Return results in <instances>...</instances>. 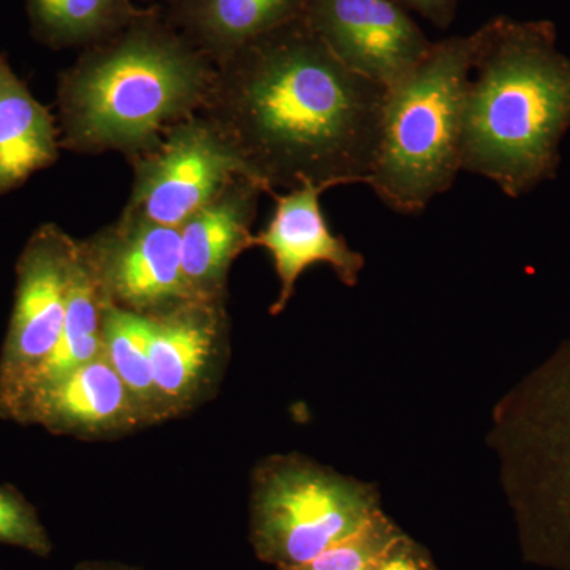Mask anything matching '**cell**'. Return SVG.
I'll return each instance as SVG.
<instances>
[{"mask_svg":"<svg viewBox=\"0 0 570 570\" xmlns=\"http://www.w3.org/2000/svg\"><path fill=\"white\" fill-rule=\"evenodd\" d=\"M385 88L348 70L306 21L265 33L216 66L200 115L273 195L366 184Z\"/></svg>","mask_w":570,"mask_h":570,"instance_id":"1","label":"cell"},{"mask_svg":"<svg viewBox=\"0 0 570 570\" xmlns=\"http://www.w3.org/2000/svg\"><path fill=\"white\" fill-rule=\"evenodd\" d=\"M214 75L216 63L149 6L59 75L61 149L127 160L153 151L171 126L202 111Z\"/></svg>","mask_w":570,"mask_h":570,"instance_id":"2","label":"cell"},{"mask_svg":"<svg viewBox=\"0 0 570 570\" xmlns=\"http://www.w3.org/2000/svg\"><path fill=\"white\" fill-rule=\"evenodd\" d=\"M483 28L469 80L463 171L520 198L557 178L570 129V58L550 21L497 17Z\"/></svg>","mask_w":570,"mask_h":570,"instance_id":"3","label":"cell"},{"mask_svg":"<svg viewBox=\"0 0 570 570\" xmlns=\"http://www.w3.org/2000/svg\"><path fill=\"white\" fill-rule=\"evenodd\" d=\"M487 444L524 560L570 570V337L498 401Z\"/></svg>","mask_w":570,"mask_h":570,"instance_id":"4","label":"cell"},{"mask_svg":"<svg viewBox=\"0 0 570 570\" xmlns=\"http://www.w3.org/2000/svg\"><path fill=\"white\" fill-rule=\"evenodd\" d=\"M483 28L433 41L406 77L385 89L381 135L366 186L400 214H420L463 171L464 104Z\"/></svg>","mask_w":570,"mask_h":570,"instance_id":"5","label":"cell"},{"mask_svg":"<svg viewBox=\"0 0 570 570\" xmlns=\"http://www.w3.org/2000/svg\"><path fill=\"white\" fill-rule=\"evenodd\" d=\"M250 543L277 570L316 560L379 513L376 487L299 453L258 461L250 478Z\"/></svg>","mask_w":570,"mask_h":570,"instance_id":"6","label":"cell"},{"mask_svg":"<svg viewBox=\"0 0 570 570\" xmlns=\"http://www.w3.org/2000/svg\"><path fill=\"white\" fill-rule=\"evenodd\" d=\"M129 163L132 194L122 214L176 228L235 176L246 175L200 112L171 126L157 148Z\"/></svg>","mask_w":570,"mask_h":570,"instance_id":"7","label":"cell"},{"mask_svg":"<svg viewBox=\"0 0 570 570\" xmlns=\"http://www.w3.org/2000/svg\"><path fill=\"white\" fill-rule=\"evenodd\" d=\"M80 242L56 224L37 228L17 262V288L0 352V396L47 358L66 322Z\"/></svg>","mask_w":570,"mask_h":570,"instance_id":"8","label":"cell"},{"mask_svg":"<svg viewBox=\"0 0 570 570\" xmlns=\"http://www.w3.org/2000/svg\"><path fill=\"white\" fill-rule=\"evenodd\" d=\"M85 243L111 305L159 317L195 299L184 277L179 228L121 214Z\"/></svg>","mask_w":570,"mask_h":570,"instance_id":"9","label":"cell"},{"mask_svg":"<svg viewBox=\"0 0 570 570\" xmlns=\"http://www.w3.org/2000/svg\"><path fill=\"white\" fill-rule=\"evenodd\" d=\"M303 20L337 61L385 89L433 45L395 0H309Z\"/></svg>","mask_w":570,"mask_h":570,"instance_id":"10","label":"cell"},{"mask_svg":"<svg viewBox=\"0 0 570 570\" xmlns=\"http://www.w3.org/2000/svg\"><path fill=\"white\" fill-rule=\"evenodd\" d=\"M151 318L149 356L168 419L197 406L216 381L227 351L225 299H189Z\"/></svg>","mask_w":570,"mask_h":570,"instance_id":"11","label":"cell"},{"mask_svg":"<svg viewBox=\"0 0 570 570\" xmlns=\"http://www.w3.org/2000/svg\"><path fill=\"white\" fill-rule=\"evenodd\" d=\"M324 190L303 184L284 194H273L275 209L265 228L253 236L250 247H264L273 258L279 294L269 314L279 316L294 298L299 276L311 266L324 264L347 287L358 284L365 257L336 235L321 205Z\"/></svg>","mask_w":570,"mask_h":570,"instance_id":"12","label":"cell"},{"mask_svg":"<svg viewBox=\"0 0 570 570\" xmlns=\"http://www.w3.org/2000/svg\"><path fill=\"white\" fill-rule=\"evenodd\" d=\"M264 194L249 176H235L179 227L183 272L193 298L225 299L232 265L250 249Z\"/></svg>","mask_w":570,"mask_h":570,"instance_id":"13","label":"cell"},{"mask_svg":"<svg viewBox=\"0 0 570 570\" xmlns=\"http://www.w3.org/2000/svg\"><path fill=\"white\" fill-rule=\"evenodd\" d=\"M17 423L80 439L112 438L148 425L105 354L33 397Z\"/></svg>","mask_w":570,"mask_h":570,"instance_id":"14","label":"cell"},{"mask_svg":"<svg viewBox=\"0 0 570 570\" xmlns=\"http://www.w3.org/2000/svg\"><path fill=\"white\" fill-rule=\"evenodd\" d=\"M108 303L88 246L80 242L61 337L43 362L0 396V419L17 422L33 397L104 354V313Z\"/></svg>","mask_w":570,"mask_h":570,"instance_id":"15","label":"cell"},{"mask_svg":"<svg viewBox=\"0 0 570 570\" xmlns=\"http://www.w3.org/2000/svg\"><path fill=\"white\" fill-rule=\"evenodd\" d=\"M309 0H165L163 13L216 66L250 41L305 18Z\"/></svg>","mask_w":570,"mask_h":570,"instance_id":"16","label":"cell"},{"mask_svg":"<svg viewBox=\"0 0 570 570\" xmlns=\"http://www.w3.org/2000/svg\"><path fill=\"white\" fill-rule=\"evenodd\" d=\"M61 151L59 129L47 107L0 55V195L51 167Z\"/></svg>","mask_w":570,"mask_h":570,"instance_id":"17","label":"cell"},{"mask_svg":"<svg viewBox=\"0 0 570 570\" xmlns=\"http://www.w3.org/2000/svg\"><path fill=\"white\" fill-rule=\"evenodd\" d=\"M33 39L51 50L86 48L138 20L149 7L134 0H24Z\"/></svg>","mask_w":570,"mask_h":570,"instance_id":"18","label":"cell"},{"mask_svg":"<svg viewBox=\"0 0 570 570\" xmlns=\"http://www.w3.org/2000/svg\"><path fill=\"white\" fill-rule=\"evenodd\" d=\"M104 354L132 393L148 425L168 419L154 381L149 337L151 318L108 303L104 313Z\"/></svg>","mask_w":570,"mask_h":570,"instance_id":"19","label":"cell"},{"mask_svg":"<svg viewBox=\"0 0 570 570\" xmlns=\"http://www.w3.org/2000/svg\"><path fill=\"white\" fill-rule=\"evenodd\" d=\"M403 532L387 513L382 512L365 528L336 543L316 560L298 568L279 570H363Z\"/></svg>","mask_w":570,"mask_h":570,"instance_id":"20","label":"cell"},{"mask_svg":"<svg viewBox=\"0 0 570 570\" xmlns=\"http://www.w3.org/2000/svg\"><path fill=\"white\" fill-rule=\"evenodd\" d=\"M0 546L17 547L39 558L52 553V540L36 505L10 483L0 485Z\"/></svg>","mask_w":570,"mask_h":570,"instance_id":"21","label":"cell"},{"mask_svg":"<svg viewBox=\"0 0 570 570\" xmlns=\"http://www.w3.org/2000/svg\"><path fill=\"white\" fill-rule=\"evenodd\" d=\"M363 570H439V568L425 547L420 546L403 532Z\"/></svg>","mask_w":570,"mask_h":570,"instance_id":"22","label":"cell"},{"mask_svg":"<svg viewBox=\"0 0 570 570\" xmlns=\"http://www.w3.org/2000/svg\"><path fill=\"white\" fill-rule=\"evenodd\" d=\"M406 10L415 11L439 29H449L455 21L461 0H395Z\"/></svg>","mask_w":570,"mask_h":570,"instance_id":"23","label":"cell"},{"mask_svg":"<svg viewBox=\"0 0 570 570\" xmlns=\"http://www.w3.org/2000/svg\"><path fill=\"white\" fill-rule=\"evenodd\" d=\"M73 570H142L116 561H82Z\"/></svg>","mask_w":570,"mask_h":570,"instance_id":"24","label":"cell"},{"mask_svg":"<svg viewBox=\"0 0 570 570\" xmlns=\"http://www.w3.org/2000/svg\"><path fill=\"white\" fill-rule=\"evenodd\" d=\"M149 2H153V6H163L165 0H149Z\"/></svg>","mask_w":570,"mask_h":570,"instance_id":"25","label":"cell"}]
</instances>
